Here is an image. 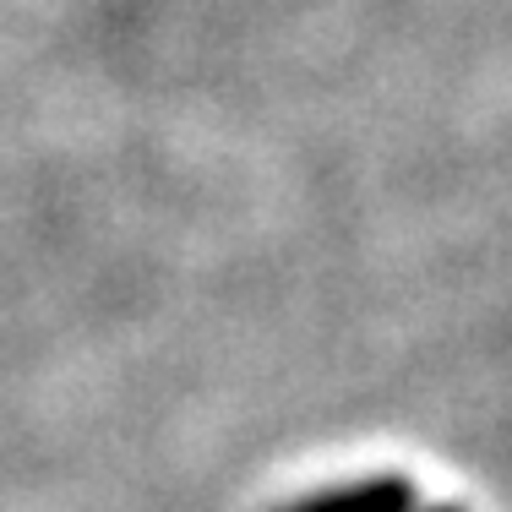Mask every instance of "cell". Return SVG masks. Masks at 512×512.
<instances>
[{
	"mask_svg": "<svg viewBox=\"0 0 512 512\" xmlns=\"http://www.w3.org/2000/svg\"><path fill=\"white\" fill-rule=\"evenodd\" d=\"M414 507H420V491H414L409 474H365V480L295 496L278 512H414Z\"/></svg>",
	"mask_w": 512,
	"mask_h": 512,
	"instance_id": "1",
	"label": "cell"
},
{
	"mask_svg": "<svg viewBox=\"0 0 512 512\" xmlns=\"http://www.w3.org/2000/svg\"><path fill=\"white\" fill-rule=\"evenodd\" d=\"M431 512H463V507H458V502H447V507H431Z\"/></svg>",
	"mask_w": 512,
	"mask_h": 512,
	"instance_id": "2",
	"label": "cell"
}]
</instances>
